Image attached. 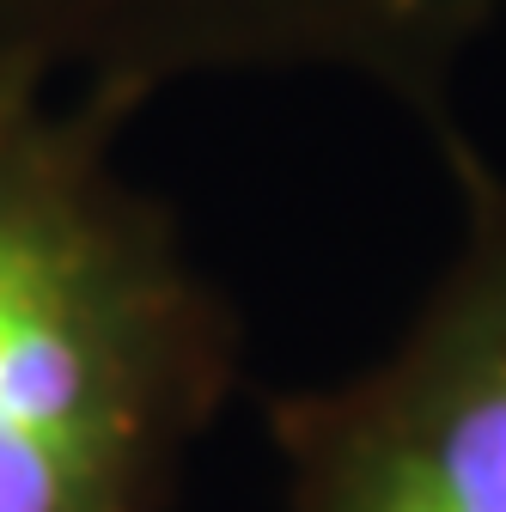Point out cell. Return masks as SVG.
I'll return each mask as SVG.
<instances>
[{
  "mask_svg": "<svg viewBox=\"0 0 506 512\" xmlns=\"http://www.w3.org/2000/svg\"><path fill=\"white\" fill-rule=\"evenodd\" d=\"M238 324L116 122L0 74V512H165Z\"/></svg>",
  "mask_w": 506,
  "mask_h": 512,
  "instance_id": "cell-1",
  "label": "cell"
},
{
  "mask_svg": "<svg viewBox=\"0 0 506 512\" xmlns=\"http://www.w3.org/2000/svg\"><path fill=\"white\" fill-rule=\"evenodd\" d=\"M452 171L464 226L397 342L269 409L281 512H506V177Z\"/></svg>",
  "mask_w": 506,
  "mask_h": 512,
  "instance_id": "cell-2",
  "label": "cell"
},
{
  "mask_svg": "<svg viewBox=\"0 0 506 512\" xmlns=\"http://www.w3.org/2000/svg\"><path fill=\"white\" fill-rule=\"evenodd\" d=\"M385 0H0V31L92 80H183L287 55Z\"/></svg>",
  "mask_w": 506,
  "mask_h": 512,
  "instance_id": "cell-3",
  "label": "cell"
}]
</instances>
